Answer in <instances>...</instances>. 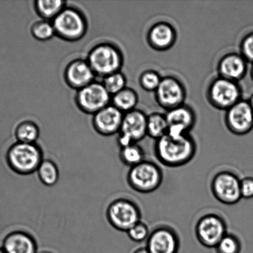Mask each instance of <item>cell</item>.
<instances>
[{"instance_id":"24","label":"cell","mask_w":253,"mask_h":253,"mask_svg":"<svg viewBox=\"0 0 253 253\" xmlns=\"http://www.w3.org/2000/svg\"><path fill=\"white\" fill-rule=\"evenodd\" d=\"M36 172L40 181L47 187H53L58 182L59 171L53 161L44 160Z\"/></svg>"},{"instance_id":"4","label":"cell","mask_w":253,"mask_h":253,"mask_svg":"<svg viewBox=\"0 0 253 253\" xmlns=\"http://www.w3.org/2000/svg\"><path fill=\"white\" fill-rule=\"evenodd\" d=\"M87 61L96 76L105 78L120 71L123 64L122 53L112 44H98L89 51Z\"/></svg>"},{"instance_id":"20","label":"cell","mask_w":253,"mask_h":253,"mask_svg":"<svg viewBox=\"0 0 253 253\" xmlns=\"http://www.w3.org/2000/svg\"><path fill=\"white\" fill-rule=\"evenodd\" d=\"M1 248L6 253H37L36 239L22 230L7 234L2 240Z\"/></svg>"},{"instance_id":"36","label":"cell","mask_w":253,"mask_h":253,"mask_svg":"<svg viewBox=\"0 0 253 253\" xmlns=\"http://www.w3.org/2000/svg\"><path fill=\"white\" fill-rule=\"evenodd\" d=\"M250 74H251V77L252 80L253 81V65L252 66V68L251 69V73H250Z\"/></svg>"},{"instance_id":"22","label":"cell","mask_w":253,"mask_h":253,"mask_svg":"<svg viewBox=\"0 0 253 253\" xmlns=\"http://www.w3.org/2000/svg\"><path fill=\"white\" fill-rule=\"evenodd\" d=\"M62 0H37L35 2L37 13L44 20H53L66 7Z\"/></svg>"},{"instance_id":"38","label":"cell","mask_w":253,"mask_h":253,"mask_svg":"<svg viewBox=\"0 0 253 253\" xmlns=\"http://www.w3.org/2000/svg\"><path fill=\"white\" fill-rule=\"evenodd\" d=\"M50 253V252H44V253Z\"/></svg>"},{"instance_id":"29","label":"cell","mask_w":253,"mask_h":253,"mask_svg":"<svg viewBox=\"0 0 253 253\" xmlns=\"http://www.w3.org/2000/svg\"><path fill=\"white\" fill-rule=\"evenodd\" d=\"M216 253H240L242 244L236 235L227 233L215 248Z\"/></svg>"},{"instance_id":"11","label":"cell","mask_w":253,"mask_h":253,"mask_svg":"<svg viewBox=\"0 0 253 253\" xmlns=\"http://www.w3.org/2000/svg\"><path fill=\"white\" fill-rule=\"evenodd\" d=\"M111 97L102 83L94 82L78 90L75 101L79 110L94 115L110 105Z\"/></svg>"},{"instance_id":"34","label":"cell","mask_w":253,"mask_h":253,"mask_svg":"<svg viewBox=\"0 0 253 253\" xmlns=\"http://www.w3.org/2000/svg\"><path fill=\"white\" fill-rule=\"evenodd\" d=\"M132 253H150V252H148L147 249L145 247H141L140 249H136Z\"/></svg>"},{"instance_id":"33","label":"cell","mask_w":253,"mask_h":253,"mask_svg":"<svg viewBox=\"0 0 253 253\" xmlns=\"http://www.w3.org/2000/svg\"><path fill=\"white\" fill-rule=\"evenodd\" d=\"M240 192L242 198L247 200L253 198V177H246L240 180Z\"/></svg>"},{"instance_id":"27","label":"cell","mask_w":253,"mask_h":253,"mask_svg":"<svg viewBox=\"0 0 253 253\" xmlns=\"http://www.w3.org/2000/svg\"><path fill=\"white\" fill-rule=\"evenodd\" d=\"M31 32L32 36L39 41H49L56 36L52 22L44 19L35 22L31 27Z\"/></svg>"},{"instance_id":"19","label":"cell","mask_w":253,"mask_h":253,"mask_svg":"<svg viewBox=\"0 0 253 253\" xmlns=\"http://www.w3.org/2000/svg\"><path fill=\"white\" fill-rule=\"evenodd\" d=\"M247 63L240 53L234 52L225 54L217 64L219 76L239 83L246 76Z\"/></svg>"},{"instance_id":"10","label":"cell","mask_w":253,"mask_h":253,"mask_svg":"<svg viewBox=\"0 0 253 253\" xmlns=\"http://www.w3.org/2000/svg\"><path fill=\"white\" fill-rule=\"evenodd\" d=\"M147 118L143 111L136 109L124 115L118 139L120 148L138 143L147 136Z\"/></svg>"},{"instance_id":"15","label":"cell","mask_w":253,"mask_h":253,"mask_svg":"<svg viewBox=\"0 0 253 253\" xmlns=\"http://www.w3.org/2000/svg\"><path fill=\"white\" fill-rule=\"evenodd\" d=\"M168 134L172 136H180L190 134L197 123V115L194 110L190 106L182 105L166 111Z\"/></svg>"},{"instance_id":"5","label":"cell","mask_w":253,"mask_h":253,"mask_svg":"<svg viewBox=\"0 0 253 253\" xmlns=\"http://www.w3.org/2000/svg\"><path fill=\"white\" fill-rule=\"evenodd\" d=\"M242 91L239 83L217 77L208 85V102L217 110L227 111L242 99Z\"/></svg>"},{"instance_id":"2","label":"cell","mask_w":253,"mask_h":253,"mask_svg":"<svg viewBox=\"0 0 253 253\" xmlns=\"http://www.w3.org/2000/svg\"><path fill=\"white\" fill-rule=\"evenodd\" d=\"M5 160L12 172L21 175L36 172L44 159L42 148L36 143L17 142L7 149Z\"/></svg>"},{"instance_id":"28","label":"cell","mask_w":253,"mask_h":253,"mask_svg":"<svg viewBox=\"0 0 253 253\" xmlns=\"http://www.w3.org/2000/svg\"><path fill=\"white\" fill-rule=\"evenodd\" d=\"M102 84L109 94L113 96L126 87V78L119 71L105 77Z\"/></svg>"},{"instance_id":"23","label":"cell","mask_w":253,"mask_h":253,"mask_svg":"<svg viewBox=\"0 0 253 253\" xmlns=\"http://www.w3.org/2000/svg\"><path fill=\"white\" fill-rule=\"evenodd\" d=\"M168 126L165 115L160 113H153L148 116L147 136L157 140L167 135Z\"/></svg>"},{"instance_id":"17","label":"cell","mask_w":253,"mask_h":253,"mask_svg":"<svg viewBox=\"0 0 253 253\" xmlns=\"http://www.w3.org/2000/svg\"><path fill=\"white\" fill-rule=\"evenodd\" d=\"M177 39L174 27L167 22H156L149 29L147 42L151 48L157 51H165L172 48Z\"/></svg>"},{"instance_id":"31","label":"cell","mask_w":253,"mask_h":253,"mask_svg":"<svg viewBox=\"0 0 253 253\" xmlns=\"http://www.w3.org/2000/svg\"><path fill=\"white\" fill-rule=\"evenodd\" d=\"M150 233L148 225L141 220L126 232L130 240L139 244L146 241L150 236Z\"/></svg>"},{"instance_id":"37","label":"cell","mask_w":253,"mask_h":253,"mask_svg":"<svg viewBox=\"0 0 253 253\" xmlns=\"http://www.w3.org/2000/svg\"><path fill=\"white\" fill-rule=\"evenodd\" d=\"M0 253H6L4 252L3 249H2L1 247H0Z\"/></svg>"},{"instance_id":"12","label":"cell","mask_w":253,"mask_h":253,"mask_svg":"<svg viewBox=\"0 0 253 253\" xmlns=\"http://www.w3.org/2000/svg\"><path fill=\"white\" fill-rule=\"evenodd\" d=\"M155 100L166 111L184 105L187 90L182 82L172 76L163 77L155 91Z\"/></svg>"},{"instance_id":"18","label":"cell","mask_w":253,"mask_h":253,"mask_svg":"<svg viewBox=\"0 0 253 253\" xmlns=\"http://www.w3.org/2000/svg\"><path fill=\"white\" fill-rule=\"evenodd\" d=\"M64 76L71 88L79 90L94 83L96 76L87 60L78 59L68 64Z\"/></svg>"},{"instance_id":"25","label":"cell","mask_w":253,"mask_h":253,"mask_svg":"<svg viewBox=\"0 0 253 253\" xmlns=\"http://www.w3.org/2000/svg\"><path fill=\"white\" fill-rule=\"evenodd\" d=\"M14 135L18 142L36 143L40 136V129L32 121H25L17 126Z\"/></svg>"},{"instance_id":"26","label":"cell","mask_w":253,"mask_h":253,"mask_svg":"<svg viewBox=\"0 0 253 253\" xmlns=\"http://www.w3.org/2000/svg\"><path fill=\"white\" fill-rule=\"evenodd\" d=\"M119 157L124 165L131 168L145 160V153L138 143H133L121 148Z\"/></svg>"},{"instance_id":"7","label":"cell","mask_w":253,"mask_h":253,"mask_svg":"<svg viewBox=\"0 0 253 253\" xmlns=\"http://www.w3.org/2000/svg\"><path fill=\"white\" fill-rule=\"evenodd\" d=\"M56 36L64 41H78L86 34L87 22L84 15L73 7H64L52 22Z\"/></svg>"},{"instance_id":"1","label":"cell","mask_w":253,"mask_h":253,"mask_svg":"<svg viewBox=\"0 0 253 253\" xmlns=\"http://www.w3.org/2000/svg\"><path fill=\"white\" fill-rule=\"evenodd\" d=\"M154 155L162 165L179 168L187 165L195 158L197 143L190 135L172 136L167 134L155 141Z\"/></svg>"},{"instance_id":"30","label":"cell","mask_w":253,"mask_h":253,"mask_svg":"<svg viewBox=\"0 0 253 253\" xmlns=\"http://www.w3.org/2000/svg\"><path fill=\"white\" fill-rule=\"evenodd\" d=\"M160 74L153 70H146L141 73L139 83L141 88L148 92H154L162 81Z\"/></svg>"},{"instance_id":"32","label":"cell","mask_w":253,"mask_h":253,"mask_svg":"<svg viewBox=\"0 0 253 253\" xmlns=\"http://www.w3.org/2000/svg\"><path fill=\"white\" fill-rule=\"evenodd\" d=\"M240 54L247 63L253 64V32H250L242 39L240 44Z\"/></svg>"},{"instance_id":"35","label":"cell","mask_w":253,"mask_h":253,"mask_svg":"<svg viewBox=\"0 0 253 253\" xmlns=\"http://www.w3.org/2000/svg\"><path fill=\"white\" fill-rule=\"evenodd\" d=\"M249 103L250 104V106H252V108L253 110V95L252 96V97L250 98V100H249Z\"/></svg>"},{"instance_id":"3","label":"cell","mask_w":253,"mask_h":253,"mask_svg":"<svg viewBox=\"0 0 253 253\" xmlns=\"http://www.w3.org/2000/svg\"><path fill=\"white\" fill-rule=\"evenodd\" d=\"M126 179L131 189L142 194H148L155 192L160 187L163 174L157 164L145 160L130 168Z\"/></svg>"},{"instance_id":"6","label":"cell","mask_w":253,"mask_h":253,"mask_svg":"<svg viewBox=\"0 0 253 253\" xmlns=\"http://www.w3.org/2000/svg\"><path fill=\"white\" fill-rule=\"evenodd\" d=\"M106 217L114 229L126 232L141 221V212L138 205L132 200L120 198L109 204L106 208Z\"/></svg>"},{"instance_id":"9","label":"cell","mask_w":253,"mask_h":253,"mask_svg":"<svg viewBox=\"0 0 253 253\" xmlns=\"http://www.w3.org/2000/svg\"><path fill=\"white\" fill-rule=\"evenodd\" d=\"M210 189L218 202L225 205L237 204L242 199L240 179L235 173L220 171L212 178Z\"/></svg>"},{"instance_id":"16","label":"cell","mask_w":253,"mask_h":253,"mask_svg":"<svg viewBox=\"0 0 253 253\" xmlns=\"http://www.w3.org/2000/svg\"><path fill=\"white\" fill-rule=\"evenodd\" d=\"M124 115L112 105H109L93 115V126L97 132L108 136L120 132Z\"/></svg>"},{"instance_id":"14","label":"cell","mask_w":253,"mask_h":253,"mask_svg":"<svg viewBox=\"0 0 253 253\" xmlns=\"http://www.w3.org/2000/svg\"><path fill=\"white\" fill-rule=\"evenodd\" d=\"M179 237L172 227L161 225L151 232L146 248L150 253H178Z\"/></svg>"},{"instance_id":"21","label":"cell","mask_w":253,"mask_h":253,"mask_svg":"<svg viewBox=\"0 0 253 253\" xmlns=\"http://www.w3.org/2000/svg\"><path fill=\"white\" fill-rule=\"evenodd\" d=\"M111 98L112 105L124 114L136 110L139 101L136 91L128 87L113 95Z\"/></svg>"},{"instance_id":"13","label":"cell","mask_w":253,"mask_h":253,"mask_svg":"<svg viewBox=\"0 0 253 253\" xmlns=\"http://www.w3.org/2000/svg\"><path fill=\"white\" fill-rule=\"evenodd\" d=\"M225 125L235 135L249 133L253 129V110L249 101L241 100L226 111Z\"/></svg>"},{"instance_id":"8","label":"cell","mask_w":253,"mask_h":253,"mask_svg":"<svg viewBox=\"0 0 253 253\" xmlns=\"http://www.w3.org/2000/svg\"><path fill=\"white\" fill-rule=\"evenodd\" d=\"M227 234L225 220L214 213L202 215L196 224V237L200 244L207 249H215Z\"/></svg>"}]
</instances>
